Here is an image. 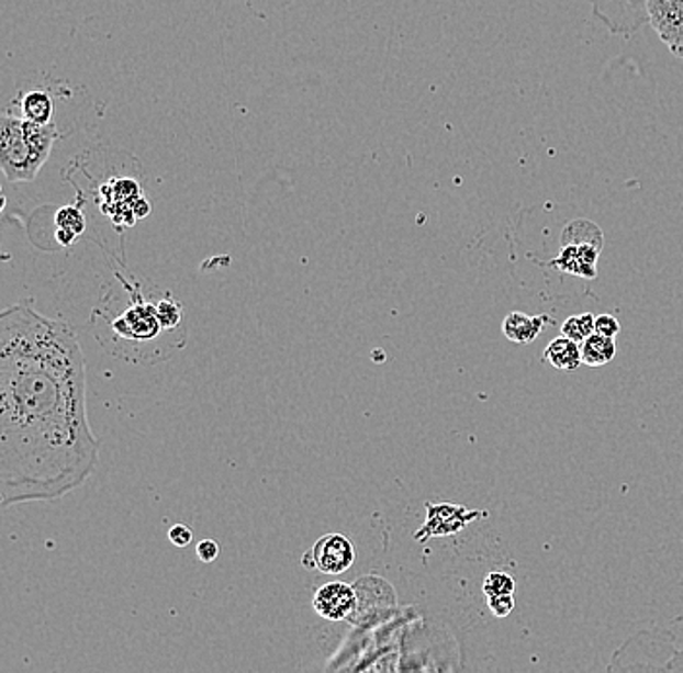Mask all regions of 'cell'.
I'll return each instance as SVG.
<instances>
[{
  "mask_svg": "<svg viewBox=\"0 0 683 673\" xmlns=\"http://www.w3.org/2000/svg\"><path fill=\"white\" fill-rule=\"evenodd\" d=\"M100 441L86 406L75 330L32 307L0 316V500L55 501L96 472Z\"/></svg>",
  "mask_w": 683,
  "mask_h": 673,
  "instance_id": "obj_1",
  "label": "cell"
},
{
  "mask_svg": "<svg viewBox=\"0 0 683 673\" xmlns=\"http://www.w3.org/2000/svg\"><path fill=\"white\" fill-rule=\"evenodd\" d=\"M57 128L30 119L4 115L0 123V166L10 181H34L49 159Z\"/></svg>",
  "mask_w": 683,
  "mask_h": 673,
  "instance_id": "obj_2",
  "label": "cell"
},
{
  "mask_svg": "<svg viewBox=\"0 0 683 673\" xmlns=\"http://www.w3.org/2000/svg\"><path fill=\"white\" fill-rule=\"evenodd\" d=\"M181 323V307L173 298L164 301H134L133 305L108 321V338L105 346H125L121 358L133 361V351L158 338L159 334L171 333Z\"/></svg>",
  "mask_w": 683,
  "mask_h": 673,
  "instance_id": "obj_3",
  "label": "cell"
},
{
  "mask_svg": "<svg viewBox=\"0 0 683 673\" xmlns=\"http://www.w3.org/2000/svg\"><path fill=\"white\" fill-rule=\"evenodd\" d=\"M563 245L558 257L551 260V267L559 268L567 274L581 278H596V262L601 257L602 235L601 227L586 220L571 222L563 229Z\"/></svg>",
  "mask_w": 683,
  "mask_h": 673,
  "instance_id": "obj_4",
  "label": "cell"
},
{
  "mask_svg": "<svg viewBox=\"0 0 683 673\" xmlns=\"http://www.w3.org/2000/svg\"><path fill=\"white\" fill-rule=\"evenodd\" d=\"M592 14L608 32L619 37H631L647 24L645 0H589Z\"/></svg>",
  "mask_w": 683,
  "mask_h": 673,
  "instance_id": "obj_5",
  "label": "cell"
},
{
  "mask_svg": "<svg viewBox=\"0 0 683 673\" xmlns=\"http://www.w3.org/2000/svg\"><path fill=\"white\" fill-rule=\"evenodd\" d=\"M645 16L667 49L683 60V0H645Z\"/></svg>",
  "mask_w": 683,
  "mask_h": 673,
  "instance_id": "obj_6",
  "label": "cell"
},
{
  "mask_svg": "<svg viewBox=\"0 0 683 673\" xmlns=\"http://www.w3.org/2000/svg\"><path fill=\"white\" fill-rule=\"evenodd\" d=\"M356 561V549L344 534H326L313 546L305 558V565L325 574H342Z\"/></svg>",
  "mask_w": 683,
  "mask_h": 673,
  "instance_id": "obj_7",
  "label": "cell"
},
{
  "mask_svg": "<svg viewBox=\"0 0 683 673\" xmlns=\"http://www.w3.org/2000/svg\"><path fill=\"white\" fill-rule=\"evenodd\" d=\"M313 606L318 616L325 617L328 621H342L356 612L358 594L344 582H331L318 588L313 598Z\"/></svg>",
  "mask_w": 683,
  "mask_h": 673,
  "instance_id": "obj_8",
  "label": "cell"
},
{
  "mask_svg": "<svg viewBox=\"0 0 683 673\" xmlns=\"http://www.w3.org/2000/svg\"><path fill=\"white\" fill-rule=\"evenodd\" d=\"M429 516L422 532L427 536H450L462 530L468 523L475 520V516H483L480 511L457 507V505H427Z\"/></svg>",
  "mask_w": 683,
  "mask_h": 673,
  "instance_id": "obj_9",
  "label": "cell"
},
{
  "mask_svg": "<svg viewBox=\"0 0 683 673\" xmlns=\"http://www.w3.org/2000/svg\"><path fill=\"white\" fill-rule=\"evenodd\" d=\"M550 323L548 315H525L511 313L503 321V334L515 344H530L542 334L544 326Z\"/></svg>",
  "mask_w": 683,
  "mask_h": 673,
  "instance_id": "obj_10",
  "label": "cell"
},
{
  "mask_svg": "<svg viewBox=\"0 0 683 673\" xmlns=\"http://www.w3.org/2000/svg\"><path fill=\"white\" fill-rule=\"evenodd\" d=\"M544 359L559 371H575L583 366L581 344L561 334L548 344V348L544 351Z\"/></svg>",
  "mask_w": 683,
  "mask_h": 673,
  "instance_id": "obj_11",
  "label": "cell"
},
{
  "mask_svg": "<svg viewBox=\"0 0 683 673\" xmlns=\"http://www.w3.org/2000/svg\"><path fill=\"white\" fill-rule=\"evenodd\" d=\"M581 356H583L584 366H608L609 361L616 358V340L598 333L591 334L581 344Z\"/></svg>",
  "mask_w": 683,
  "mask_h": 673,
  "instance_id": "obj_12",
  "label": "cell"
},
{
  "mask_svg": "<svg viewBox=\"0 0 683 673\" xmlns=\"http://www.w3.org/2000/svg\"><path fill=\"white\" fill-rule=\"evenodd\" d=\"M22 113H24L25 119H30V121H34V123H42V125L51 123L53 100H51L49 93H27L24 101H22Z\"/></svg>",
  "mask_w": 683,
  "mask_h": 673,
  "instance_id": "obj_13",
  "label": "cell"
},
{
  "mask_svg": "<svg viewBox=\"0 0 683 673\" xmlns=\"http://www.w3.org/2000/svg\"><path fill=\"white\" fill-rule=\"evenodd\" d=\"M57 225H59V233H57L59 242L63 245H68L83 232V216L80 214V210L63 209L57 214Z\"/></svg>",
  "mask_w": 683,
  "mask_h": 673,
  "instance_id": "obj_14",
  "label": "cell"
},
{
  "mask_svg": "<svg viewBox=\"0 0 683 673\" xmlns=\"http://www.w3.org/2000/svg\"><path fill=\"white\" fill-rule=\"evenodd\" d=\"M594 323H596V316L592 313L569 316L566 323L561 325V334L571 340L583 344L591 334H594Z\"/></svg>",
  "mask_w": 683,
  "mask_h": 673,
  "instance_id": "obj_15",
  "label": "cell"
},
{
  "mask_svg": "<svg viewBox=\"0 0 683 673\" xmlns=\"http://www.w3.org/2000/svg\"><path fill=\"white\" fill-rule=\"evenodd\" d=\"M482 588L485 598H490V596H501V594H515L517 584H515L511 574L493 571V573L488 574L483 579Z\"/></svg>",
  "mask_w": 683,
  "mask_h": 673,
  "instance_id": "obj_16",
  "label": "cell"
},
{
  "mask_svg": "<svg viewBox=\"0 0 683 673\" xmlns=\"http://www.w3.org/2000/svg\"><path fill=\"white\" fill-rule=\"evenodd\" d=\"M488 599V607L495 617L511 616V612L515 609V598L513 594H501V596H490Z\"/></svg>",
  "mask_w": 683,
  "mask_h": 673,
  "instance_id": "obj_17",
  "label": "cell"
},
{
  "mask_svg": "<svg viewBox=\"0 0 683 673\" xmlns=\"http://www.w3.org/2000/svg\"><path fill=\"white\" fill-rule=\"evenodd\" d=\"M594 333L616 340L617 334L622 333V325H619V321L614 315H598L596 316V323H594Z\"/></svg>",
  "mask_w": 683,
  "mask_h": 673,
  "instance_id": "obj_18",
  "label": "cell"
},
{
  "mask_svg": "<svg viewBox=\"0 0 683 673\" xmlns=\"http://www.w3.org/2000/svg\"><path fill=\"white\" fill-rule=\"evenodd\" d=\"M167 536H169V541H171L173 546H177V548H187L192 541V530L183 526V524L173 526V528L167 532Z\"/></svg>",
  "mask_w": 683,
  "mask_h": 673,
  "instance_id": "obj_19",
  "label": "cell"
},
{
  "mask_svg": "<svg viewBox=\"0 0 683 673\" xmlns=\"http://www.w3.org/2000/svg\"><path fill=\"white\" fill-rule=\"evenodd\" d=\"M217 556H220V546H217V541L214 540H202L199 546H197V558L202 563H212V561H216Z\"/></svg>",
  "mask_w": 683,
  "mask_h": 673,
  "instance_id": "obj_20",
  "label": "cell"
},
{
  "mask_svg": "<svg viewBox=\"0 0 683 673\" xmlns=\"http://www.w3.org/2000/svg\"><path fill=\"white\" fill-rule=\"evenodd\" d=\"M664 670H670V672H683V650L682 652H675L674 658L664 665Z\"/></svg>",
  "mask_w": 683,
  "mask_h": 673,
  "instance_id": "obj_21",
  "label": "cell"
}]
</instances>
